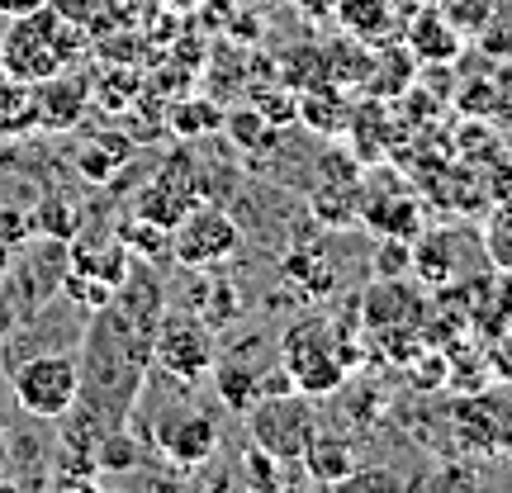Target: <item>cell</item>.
Segmentation results:
<instances>
[{
    "mask_svg": "<svg viewBox=\"0 0 512 493\" xmlns=\"http://www.w3.org/2000/svg\"><path fill=\"white\" fill-rule=\"evenodd\" d=\"M86 38L91 34L81 24L62 19L53 5H43V10L10 19V29L0 38V67L34 86V81L57 76L62 67H76L86 53Z\"/></svg>",
    "mask_w": 512,
    "mask_h": 493,
    "instance_id": "6da1fadb",
    "label": "cell"
},
{
    "mask_svg": "<svg viewBox=\"0 0 512 493\" xmlns=\"http://www.w3.org/2000/svg\"><path fill=\"white\" fill-rule=\"evenodd\" d=\"M280 370L294 380L299 394L309 399H323L332 389H342L351 361L342 356V342L332 332L328 318H299L285 328V342H280Z\"/></svg>",
    "mask_w": 512,
    "mask_h": 493,
    "instance_id": "7a4b0ae2",
    "label": "cell"
},
{
    "mask_svg": "<svg viewBox=\"0 0 512 493\" xmlns=\"http://www.w3.org/2000/svg\"><path fill=\"white\" fill-rule=\"evenodd\" d=\"M10 394L29 418H67L81 399V361L67 351H38L10 370Z\"/></svg>",
    "mask_w": 512,
    "mask_h": 493,
    "instance_id": "3957f363",
    "label": "cell"
},
{
    "mask_svg": "<svg viewBox=\"0 0 512 493\" xmlns=\"http://www.w3.org/2000/svg\"><path fill=\"white\" fill-rule=\"evenodd\" d=\"M219 361L214 328L195 309H166L152 328V366L176 384H204Z\"/></svg>",
    "mask_w": 512,
    "mask_h": 493,
    "instance_id": "277c9868",
    "label": "cell"
},
{
    "mask_svg": "<svg viewBox=\"0 0 512 493\" xmlns=\"http://www.w3.org/2000/svg\"><path fill=\"white\" fill-rule=\"evenodd\" d=\"M242 418H247V432H252L256 446H266L280 465L304 456L313 427H318L309 394H299V389H290V394H261Z\"/></svg>",
    "mask_w": 512,
    "mask_h": 493,
    "instance_id": "5b68a950",
    "label": "cell"
},
{
    "mask_svg": "<svg viewBox=\"0 0 512 493\" xmlns=\"http://www.w3.org/2000/svg\"><path fill=\"white\" fill-rule=\"evenodd\" d=\"M238 242V223H233V214H223L219 204H190L181 223L171 228V256L185 271H214L238 252Z\"/></svg>",
    "mask_w": 512,
    "mask_h": 493,
    "instance_id": "8992f818",
    "label": "cell"
},
{
    "mask_svg": "<svg viewBox=\"0 0 512 493\" xmlns=\"http://www.w3.org/2000/svg\"><path fill=\"white\" fill-rule=\"evenodd\" d=\"M152 446L162 451L176 470H200L214 460L219 451V422L204 408H176V413H162L157 427H152Z\"/></svg>",
    "mask_w": 512,
    "mask_h": 493,
    "instance_id": "52a82bcc",
    "label": "cell"
},
{
    "mask_svg": "<svg viewBox=\"0 0 512 493\" xmlns=\"http://www.w3.org/2000/svg\"><path fill=\"white\" fill-rule=\"evenodd\" d=\"M190 204H200V195H195V166H190L185 152H176V157H166V166L147 181L143 195H138V219L176 228Z\"/></svg>",
    "mask_w": 512,
    "mask_h": 493,
    "instance_id": "ba28073f",
    "label": "cell"
},
{
    "mask_svg": "<svg viewBox=\"0 0 512 493\" xmlns=\"http://www.w3.org/2000/svg\"><path fill=\"white\" fill-rule=\"evenodd\" d=\"M91 95H95V86L81 72H72V67H62V72L48 76V81H34L38 128H53V133L76 128L86 119V110H91Z\"/></svg>",
    "mask_w": 512,
    "mask_h": 493,
    "instance_id": "9c48e42d",
    "label": "cell"
},
{
    "mask_svg": "<svg viewBox=\"0 0 512 493\" xmlns=\"http://www.w3.org/2000/svg\"><path fill=\"white\" fill-rule=\"evenodd\" d=\"M304 479L313 484H323V489H342L351 475H356V446H351L342 432H323V427H313L309 446H304Z\"/></svg>",
    "mask_w": 512,
    "mask_h": 493,
    "instance_id": "30bf717a",
    "label": "cell"
},
{
    "mask_svg": "<svg viewBox=\"0 0 512 493\" xmlns=\"http://www.w3.org/2000/svg\"><path fill=\"white\" fill-rule=\"evenodd\" d=\"M38 128V110H34V86L19 81L0 67V143H15L29 138Z\"/></svg>",
    "mask_w": 512,
    "mask_h": 493,
    "instance_id": "8fae6325",
    "label": "cell"
},
{
    "mask_svg": "<svg viewBox=\"0 0 512 493\" xmlns=\"http://www.w3.org/2000/svg\"><path fill=\"white\" fill-rule=\"evenodd\" d=\"M190 309L200 313L209 328H228L233 318H242V290L228 275H204L200 285H195V294H190Z\"/></svg>",
    "mask_w": 512,
    "mask_h": 493,
    "instance_id": "7c38bea8",
    "label": "cell"
},
{
    "mask_svg": "<svg viewBox=\"0 0 512 493\" xmlns=\"http://www.w3.org/2000/svg\"><path fill=\"white\" fill-rule=\"evenodd\" d=\"M408 48H413L422 62H446V57L460 53V34L441 10H422V15L408 24Z\"/></svg>",
    "mask_w": 512,
    "mask_h": 493,
    "instance_id": "4fadbf2b",
    "label": "cell"
},
{
    "mask_svg": "<svg viewBox=\"0 0 512 493\" xmlns=\"http://www.w3.org/2000/svg\"><path fill=\"white\" fill-rule=\"evenodd\" d=\"M133 157V138H124V133H95L91 143H81V152H76V166H81V176L86 181H110L114 171Z\"/></svg>",
    "mask_w": 512,
    "mask_h": 493,
    "instance_id": "5bb4252c",
    "label": "cell"
},
{
    "mask_svg": "<svg viewBox=\"0 0 512 493\" xmlns=\"http://www.w3.org/2000/svg\"><path fill=\"white\" fill-rule=\"evenodd\" d=\"M209 380L219 384V399L233 408V413H247L256 399H261V375L247 370L242 361H214Z\"/></svg>",
    "mask_w": 512,
    "mask_h": 493,
    "instance_id": "9a60e30c",
    "label": "cell"
},
{
    "mask_svg": "<svg viewBox=\"0 0 512 493\" xmlns=\"http://www.w3.org/2000/svg\"><path fill=\"white\" fill-rule=\"evenodd\" d=\"M285 275L299 285V294H304V299H323V294H332L328 256L313 252V247H294V252L285 256Z\"/></svg>",
    "mask_w": 512,
    "mask_h": 493,
    "instance_id": "2e32d148",
    "label": "cell"
},
{
    "mask_svg": "<svg viewBox=\"0 0 512 493\" xmlns=\"http://www.w3.org/2000/svg\"><path fill=\"white\" fill-rule=\"evenodd\" d=\"M91 456H95V470L100 475H128L133 465H138V441L128 437L124 427H110V432H100L95 437V446H91Z\"/></svg>",
    "mask_w": 512,
    "mask_h": 493,
    "instance_id": "e0dca14e",
    "label": "cell"
},
{
    "mask_svg": "<svg viewBox=\"0 0 512 493\" xmlns=\"http://www.w3.org/2000/svg\"><path fill=\"white\" fill-rule=\"evenodd\" d=\"M119 242H124L128 252H143L147 261L171 256V228H162V223H152V219H128L119 228Z\"/></svg>",
    "mask_w": 512,
    "mask_h": 493,
    "instance_id": "ac0fdd59",
    "label": "cell"
},
{
    "mask_svg": "<svg viewBox=\"0 0 512 493\" xmlns=\"http://www.w3.org/2000/svg\"><path fill=\"white\" fill-rule=\"evenodd\" d=\"M342 24L356 38H380L389 29V0H342Z\"/></svg>",
    "mask_w": 512,
    "mask_h": 493,
    "instance_id": "d6986e66",
    "label": "cell"
},
{
    "mask_svg": "<svg viewBox=\"0 0 512 493\" xmlns=\"http://www.w3.org/2000/svg\"><path fill=\"white\" fill-rule=\"evenodd\" d=\"M484 256L498 275H512V204H503L484 228Z\"/></svg>",
    "mask_w": 512,
    "mask_h": 493,
    "instance_id": "ffe728a7",
    "label": "cell"
},
{
    "mask_svg": "<svg viewBox=\"0 0 512 493\" xmlns=\"http://www.w3.org/2000/svg\"><path fill=\"white\" fill-rule=\"evenodd\" d=\"M223 114L219 105H209V100H181V105H171V128L181 133V138H195V133H209V128H219Z\"/></svg>",
    "mask_w": 512,
    "mask_h": 493,
    "instance_id": "44dd1931",
    "label": "cell"
},
{
    "mask_svg": "<svg viewBox=\"0 0 512 493\" xmlns=\"http://www.w3.org/2000/svg\"><path fill=\"white\" fill-rule=\"evenodd\" d=\"M34 233H43V238H57V242H72L76 238V209L67 200H48L43 209L34 214Z\"/></svg>",
    "mask_w": 512,
    "mask_h": 493,
    "instance_id": "7402d4cb",
    "label": "cell"
},
{
    "mask_svg": "<svg viewBox=\"0 0 512 493\" xmlns=\"http://www.w3.org/2000/svg\"><path fill=\"white\" fill-rule=\"evenodd\" d=\"M242 475H247V484H256V489H275L280 484V460L266 451V446H247L242 451Z\"/></svg>",
    "mask_w": 512,
    "mask_h": 493,
    "instance_id": "603a6c76",
    "label": "cell"
},
{
    "mask_svg": "<svg viewBox=\"0 0 512 493\" xmlns=\"http://www.w3.org/2000/svg\"><path fill=\"white\" fill-rule=\"evenodd\" d=\"M228 133H233L242 147H252V143H275V124H271V119H266L261 110H238L233 119H228Z\"/></svg>",
    "mask_w": 512,
    "mask_h": 493,
    "instance_id": "cb8c5ba5",
    "label": "cell"
},
{
    "mask_svg": "<svg viewBox=\"0 0 512 493\" xmlns=\"http://www.w3.org/2000/svg\"><path fill=\"white\" fill-rule=\"evenodd\" d=\"M62 19H72V24H81L86 34H91L95 24L105 19V0H48Z\"/></svg>",
    "mask_w": 512,
    "mask_h": 493,
    "instance_id": "d4e9b609",
    "label": "cell"
},
{
    "mask_svg": "<svg viewBox=\"0 0 512 493\" xmlns=\"http://www.w3.org/2000/svg\"><path fill=\"white\" fill-rule=\"evenodd\" d=\"M29 233H34V214H24V209H0V242L5 247H24L29 242Z\"/></svg>",
    "mask_w": 512,
    "mask_h": 493,
    "instance_id": "484cf974",
    "label": "cell"
},
{
    "mask_svg": "<svg viewBox=\"0 0 512 493\" xmlns=\"http://www.w3.org/2000/svg\"><path fill=\"white\" fill-rule=\"evenodd\" d=\"M489 361H494V370H498V380H508L512 384V328L503 332L494 342V351H489Z\"/></svg>",
    "mask_w": 512,
    "mask_h": 493,
    "instance_id": "4316f807",
    "label": "cell"
},
{
    "mask_svg": "<svg viewBox=\"0 0 512 493\" xmlns=\"http://www.w3.org/2000/svg\"><path fill=\"white\" fill-rule=\"evenodd\" d=\"M48 0H0V15L15 19V15H29V10H43Z\"/></svg>",
    "mask_w": 512,
    "mask_h": 493,
    "instance_id": "83f0119b",
    "label": "cell"
},
{
    "mask_svg": "<svg viewBox=\"0 0 512 493\" xmlns=\"http://www.w3.org/2000/svg\"><path fill=\"white\" fill-rule=\"evenodd\" d=\"M0 484H5V470H0Z\"/></svg>",
    "mask_w": 512,
    "mask_h": 493,
    "instance_id": "f1b7e54d",
    "label": "cell"
}]
</instances>
